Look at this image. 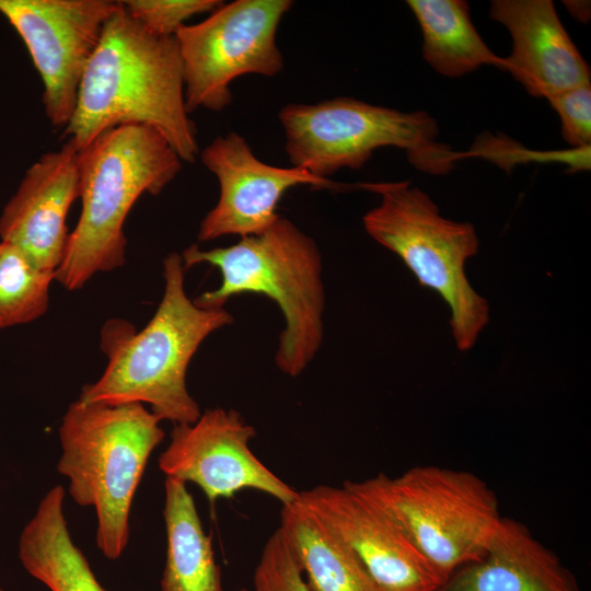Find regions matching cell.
Segmentation results:
<instances>
[{"instance_id":"obj_1","label":"cell","mask_w":591,"mask_h":591,"mask_svg":"<svg viewBox=\"0 0 591 591\" xmlns=\"http://www.w3.org/2000/svg\"><path fill=\"white\" fill-rule=\"evenodd\" d=\"M129 124L157 129L183 162H195L196 127L185 106L176 37L149 33L121 2L104 25L61 138L80 151L101 132Z\"/></svg>"},{"instance_id":"obj_2","label":"cell","mask_w":591,"mask_h":591,"mask_svg":"<svg viewBox=\"0 0 591 591\" xmlns=\"http://www.w3.org/2000/svg\"><path fill=\"white\" fill-rule=\"evenodd\" d=\"M178 253L163 259L164 292L149 323L137 331L121 318L108 320L101 331V348L108 362L94 383L82 387L84 403L148 404L160 419L174 425L193 424L201 412L186 386L189 362L213 332L232 324L224 309H202L184 287Z\"/></svg>"},{"instance_id":"obj_3","label":"cell","mask_w":591,"mask_h":591,"mask_svg":"<svg viewBox=\"0 0 591 591\" xmlns=\"http://www.w3.org/2000/svg\"><path fill=\"white\" fill-rule=\"evenodd\" d=\"M164 136L146 125L107 129L79 151L81 212L55 271L67 290L126 262V218L148 193L160 194L182 169Z\"/></svg>"},{"instance_id":"obj_4","label":"cell","mask_w":591,"mask_h":591,"mask_svg":"<svg viewBox=\"0 0 591 591\" xmlns=\"http://www.w3.org/2000/svg\"><path fill=\"white\" fill-rule=\"evenodd\" d=\"M181 257L185 270L198 264L220 270V286L194 299L199 308H223L231 297L248 292L275 301L286 324L275 362L292 378L306 369L323 343L325 308L322 254L311 236L279 217L257 235L211 250L195 243Z\"/></svg>"},{"instance_id":"obj_5","label":"cell","mask_w":591,"mask_h":591,"mask_svg":"<svg viewBox=\"0 0 591 591\" xmlns=\"http://www.w3.org/2000/svg\"><path fill=\"white\" fill-rule=\"evenodd\" d=\"M160 419L140 403L107 405L72 402L58 434L57 471L68 493L97 519L96 546L118 559L129 541V515L153 450L164 439Z\"/></svg>"},{"instance_id":"obj_6","label":"cell","mask_w":591,"mask_h":591,"mask_svg":"<svg viewBox=\"0 0 591 591\" xmlns=\"http://www.w3.org/2000/svg\"><path fill=\"white\" fill-rule=\"evenodd\" d=\"M343 485L382 512L444 580L485 554L502 519L496 494L466 471L421 465Z\"/></svg>"},{"instance_id":"obj_7","label":"cell","mask_w":591,"mask_h":591,"mask_svg":"<svg viewBox=\"0 0 591 591\" xmlns=\"http://www.w3.org/2000/svg\"><path fill=\"white\" fill-rule=\"evenodd\" d=\"M360 187L381 197L363 216L367 233L401 257L421 286L443 298L455 345L470 350L489 322V304L465 274L467 259L478 251L474 225L443 218L431 198L408 181Z\"/></svg>"},{"instance_id":"obj_8","label":"cell","mask_w":591,"mask_h":591,"mask_svg":"<svg viewBox=\"0 0 591 591\" xmlns=\"http://www.w3.org/2000/svg\"><path fill=\"white\" fill-rule=\"evenodd\" d=\"M285 149L292 166L327 178L340 169H360L382 147L405 151L428 174H447L462 157L437 140V121L426 112H402L350 97L288 104L279 111Z\"/></svg>"},{"instance_id":"obj_9","label":"cell","mask_w":591,"mask_h":591,"mask_svg":"<svg viewBox=\"0 0 591 591\" xmlns=\"http://www.w3.org/2000/svg\"><path fill=\"white\" fill-rule=\"evenodd\" d=\"M291 7L289 0L222 2L204 21L178 30L188 114L224 109L232 102L230 84L241 76L274 77L282 71L276 34Z\"/></svg>"},{"instance_id":"obj_10","label":"cell","mask_w":591,"mask_h":591,"mask_svg":"<svg viewBox=\"0 0 591 591\" xmlns=\"http://www.w3.org/2000/svg\"><path fill=\"white\" fill-rule=\"evenodd\" d=\"M114 0H0V13L23 39L44 83L51 126L65 129L76 109L81 80Z\"/></svg>"},{"instance_id":"obj_11","label":"cell","mask_w":591,"mask_h":591,"mask_svg":"<svg viewBox=\"0 0 591 591\" xmlns=\"http://www.w3.org/2000/svg\"><path fill=\"white\" fill-rule=\"evenodd\" d=\"M255 428L234 409L205 410L193 424L174 425L158 463L166 478L194 483L210 503L244 489L265 493L281 506L299 491L266 467L250 449Z\"/></svg>"},{"instance_id":"obj_12","label":"cell","mask_w":591,"mask_h":591,"mask_svg":"<svg viewBox=\"0 0 591 591\" xmlns=\"http://www.w3.org/2000/svg\"><path fill=\"white\" fill-rule=\"evenodd\" d=\"M200 159L220 185L218 202L200 222V242L264 232L280 217L278 204L294 186L341 187L297 166L279 167L258 160L247 141L236 132L216 137L201 151Z\"/></svg>"},{"instance_id":"obj_13","label":"cell","mask_w":591,"mask_h":591,"mask_svg":"<svg viewBox=\"0 0 591 591\" xmlns=\"http://www.w3.org/2000/svg\"><path fill=\"white\" fill-rule=\"evenodd\" d=\"M314 513L358 558L381 591H434L444 578L378 509L346 486L299 491Z\"/></svg>"},{"instance_id":"obj_14","label":"cell","mask_w":591,"mask_h":591,"mask_svg":"<svg viewBox=\"0 0 591 591\" xmlns=\"http://www.w3.org/2000/svg\"><path fill=\"white\" fill-rule=\"evenodd\" d=\"M79 196V151L66 140L26 171L0 216L1 241L20 248L39 268L56 271L69 236L67 216Z\"/></svg>"},{"instance_id":"obj_15","label":"cell","mask_w":591,"mask_h":591,"mask_svg":"<svg viewBox=\"0 0 591 591\" xmlns=\"http://www.w3.org/2000/svg\"><path fill=\"white\" fill-rule=\"evenodd\" d=\"M489 16L512 38L509 71L535 97L548 99L590 83V68L549 0H494Z\"/></svg>"},{"instance_id":"obj_16","label":"cell","mask_w":591,"mask_h":591,"mask_svg":"<svg viewBox=\"0 0 591 591\" xmlns=\"http://www.w3.org/2000/svg\"><path fill=\"white\" fill-rule=\"evenodd\" d=\"M434 591H581L557 555L519 521L501 519L485 554Z\"/></svg>"},{"instance_id":"obj_17","label":"cell","mask_w":591,"mask_h":591,"mask_svg":"<svg viewBox=\"0 0 591 591\" xmlns=\"http://www.w3.org/2000/svg\"><path fill=\"white\" fill-rule=\"evenodd\" d=\"M63 502L61 485L42 498L20 534V561L50 591H107L70 535Z\"/></svg>"},{"instance_id":"obj_18","label":"cell","mask_w":591,"mask_h":591,"mask_svg":"<svg viewBox=\"0 0 591 591\" xmlns=\"http://www.w3.org/2000/svg\"><path fill=\"white\" fill-rule=\"evenodd\" d=\"M166 557L161 591H223L211 535L202 528L186 484L165 478Z\"/></svg>"},{"instance_id":"obj_19","label":"cell","mask_w":591,"mask_h":591,"mask_svg":"<svg viewBox=\"0 0 591 591\" xmlns=\"http://www.w3.org/2000/svg\"><path fill=\"white\" fill-rule=\"evenodd\" d=\"M279 529L313 591H381L354 553L299 498L282 506Z\"/></svg>"},{"instance_id":"obj_20","label":"cell","mask_w":591,"mask_h":591,"mask_svg":"<svg viewBox=\"0 0 591 591\" xmlns=\"http://www.w3.org/2000/svg\"><path fill=\"white\" fill-rule=\"evenodd\" d=\"M422 33L424 59L440 74L461 77L487 65L505 70V58L486 45L466 1L408 0Z\"/></svg>"},{"instance_id":"obj_21","label":"cell","mask_w":591,"mask_h":591,"mask_svg":"<svg viewBox=\"0 0 591 591\" xmlns=\"http://www.w3.org/2000/svg\"><path fill=\"white\" fill-rule=\"evenodd\" d=\"M54 280L55 270L39 268L20 248L0 241V329L44 315Z\"/></svg>"},{"instance_id":"obj_22","label":"cell","mask_w":591,"mask_h":591,"mask_svg":"<svg viewBox=\"0 0 591 591\" xmlns=\"http://www.w3.org/2000/svg\"><path fill=\"white\" fill-rule=\"evenodd\" d=\"M253 591H313L279 528L263 547L253 575Z\"/></svg>"},{"instance_id":"obj_23","label":"cell","mask_w":591,"mask_h":591,"mask_svg":"<svg viewBox=\"0 0 591 591\" xmlns=\"http://www.w3.org/2000/svg\"><path fill=\"white\" fill-rule=\"evenodd\" d=\"M128 14L149 33L172 37L188 19L210 13L223 1L219 0H126L121 1Z\"/></svg>"},{"instance_id":"obj_24","label":"cell","mask_w":591,"mask_h":591,"mask_svg":"<svg viewBox=\"0 0 591 591\" xmlns=\"http://www.w3.org/2000/svg\"><path fill=\"white\" fill-rule=\"evenodd\" d=\"M560 118L564 139L584 150L591 142V84L586 83L547 99Z\"/></svg>"},{"instance_id":"obj_25","label":"cell","mask_w":591,"mask_h":591,"mask_svg":"<svg viewBox=\"0 0 591 591\" xmlns=\"http://www.w3.org/2000/svg\"><path fill=\"white\" fill-rule=\"evenodd\" d=\"M565 5L570 10V12L576 15L579 20L587 21L590 16V4L589 2L581 1H564Z\"/></svg>"},{"instance_id":"obj_26","label":"cell","mask_w":591,"mask_h":591,"mask_svg":"<svg viewBox=\"0 0 591 591\" xmlns=\"http://www.w3.org/2000/svg\"><path fill=\"white\" fill-rule=\"evenodd\" d=\"M240 591H251V590H248L246 588H242V589H240Z\"/></svg>"},{"instance_id":"obj_27","label":"cell","mask_w":591,"mask_h":591,"mask_svg":"<svg viewBox=\"0 0 591 591\" xmlns=\"http://www.w3.org/2000/svg\"><path fill=\"white\" fill-rule=\"evenodd\" d=\"M0 591H5V590L0 587Z\"/></svg>"}]
</instances>
